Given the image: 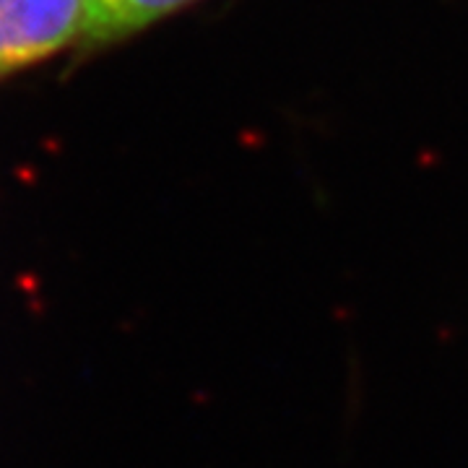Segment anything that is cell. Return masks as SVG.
I'll list each match as a JSON object with an SVG mask.
<instances>
[{
	"label": "cell",
	"instance_id": "2",
	"mask_svg": "<svg viewBox=\"0 0 468 468\" xmlns=\"http://www.w3.org/2000/svg\"><path fill=\"white\" fill-rule=\"evenodd\" d=\"M190 0H89L86 42H107L128 32H138L156 18L183 8Z\"/></svg>",
	"mask_w": 468,
	"mask_h": 468
},
{
	"label": "cell",
	"instance_id": "1",
	"mask_svg": "<svg viewBox=\"0 0 468 468\" xmlns=\"http://www.w3.org/2000/svg\"><path fill=\"white\" fill-rule=\"evenodd\" d=\"M89 0H0V76L84 37Z\"/></svg>",
	"mask_w": 468,
	"mask_h": 468
}]
</instances>
